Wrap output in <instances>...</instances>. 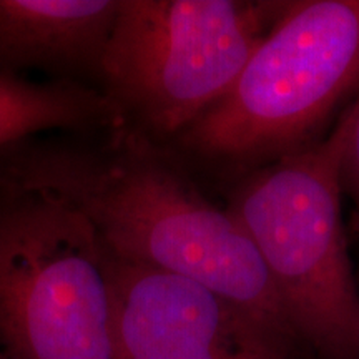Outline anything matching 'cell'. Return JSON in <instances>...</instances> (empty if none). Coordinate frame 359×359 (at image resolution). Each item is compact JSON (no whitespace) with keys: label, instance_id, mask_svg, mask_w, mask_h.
<instances>
[{"label":"cell","instance_id":"obj_1","mask_svg":"<svg viewBox=\"0 0 359 359\" xmlns=\"http://www.w3.org/2000/svg\"><path fill=\"white\" fill-rule=\"evenodd\" d=\"M0 183L58 201L109 253L200 283L303 349L243 224L167 148L125 123L0 148Z\"/></svg>","mask_w":359,"mask_h":359},{"label":"cell","instance_id":"obj_2","mask_svg":"<svg viewBox=\"0 0 359 359\" xmlns=\"http://www.w3.org/2000/svg\"><path fill=\"white\" fill-rule=\"evenodd\" d=\"M359 93V0H293L210 110L165 148L236 178L320 137Z\"/></svg>","mask_w":359,"mask_h":359},{"label":"cell","instance_id":"obj_3","mask_svg":"<svg viewBox=\"0 0 359 359\" xmlns=\"http://www.w3.org/2000/svg\"><path fill=\"white\" fill-rule=\"evenodd\" d=\"M351 103L325 140L236 178L226 208L245 226L303 349L359 359V288L343 222Z\"/></svg>","mask_w":359,"mask_h":359},{"label":"cell","instance_id":"obj_4","mask_svg":"<svg viewBox=\"0 0 359 359\" xmlns=\"http://www.w3.org/2000/svg\"><path fill=\"white\" fill-rule=\"evenodd\" d=\"M283 0H120L98 90L123 123L165 147L230 90Z\"/></svg>","mask_w":359,"mask_h":359},{"label":"cell","instance_id":"obj_5","mask_svg":"<svg viewBox=\"0 0 359 359\" xmlns=\"http://www.w3.org/2000/svg\"><path fill=\"white\" fill-rule=\"evenodd\" d=\"M0 359H120L97 233L58 201L4 183Z\"/></svg>","mask_w":359,"mask_h":359},{"label":"cell","instance_id":"obj_6","mask_svg":"<svg viewBox=\"0 0 359 359\" xmlns=\"http://www.w3.org/2000/svg\"><path fill=\"white\" fill-rule=\"evenodd\" d=\"M105 263L120 359H296L302 349L200 283L107 250Z\"/></svg>","mask_w":359,"mask_h":359},{"label":"cell","instance_id":"obj_7","mask_svg":"<svg viewBox=\"0 0 359 359\" xmlns=\"http://www.w3.org/2000/svg\"><path fill=\"white\" fill-rule=\"evenodd\" d=\"M120 0H0V75L42 72L98 90Z\"/></svg>","mask_w":359,"mask_h":359},{"label":"cell","instance_id":"obj_8","mask_svg":"<svg viewBox=\"0 0 359 359\" xmlns=\"http://www.w3.org/2000/svg\"><path fill=\"white\" fill-rule=\"evenodd\" d=\"M123 120L100 90L88 85L0 75V148L55 132H90Z\"/></svg>","mask_w":359,"mask_h":359},{"label":"cell","instance_id":"obj_9","mask_svg":"<svg viewBox=\"0 0 359 359\" xmlns=\"http://www.w3.org/2000/svg\"><path fill=\"white\" fill-rule=\"evenodd\" d=\"M351 128H349L346 148H344L341 180H343V191L353 203V233L359 238V93L354 102H351Z\"/></svg>","mask_w":359,"mask_h":359}]
</instances>
